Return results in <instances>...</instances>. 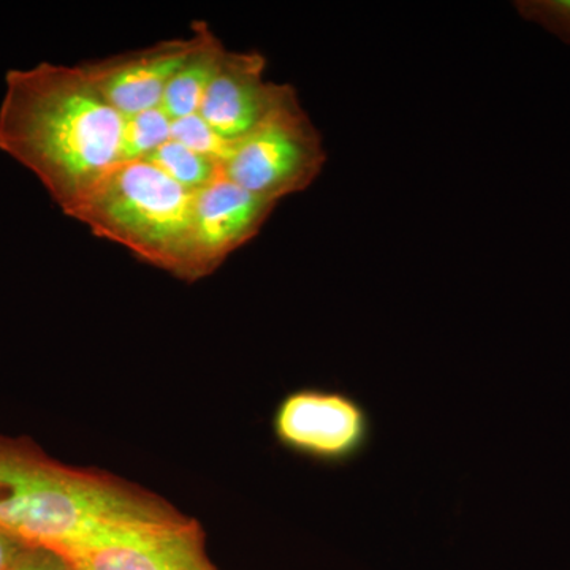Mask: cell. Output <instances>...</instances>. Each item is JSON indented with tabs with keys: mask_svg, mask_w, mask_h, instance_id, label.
Wrapping results in <instances>:
<instances>
[{
	"mask_svg": "<svg viewBox=\"0 0 570 570\" xmlns=\"http://www.w3.org/2000/svg\"><path fill=\"white\" fill-rule=\"evenodd\" d=\"M124 126L80 66L7 71L0 151L31 170L63 214L124 163Z\"/></svg>",
	"mask_w": 570,
	"mask_h": 570,
	"instance_id": "cell-1",
	"label": "cell"
},
{
	"mask_svg": "<svg viewBox=\"0 0 570 570\" xmlns=\"http://www.w3.org/2000/svg\"><path fill=\"white\" fill-rule=\"evenodd\" d=\"M178 517L145 491L0 439V528L26 546L66 554L119 528Z\"/></svg>",
	"mask_w": 570,
	"mask_h": 570,
	"instance_id": "cell-2",
	"label": "cell"
},
{
	"mask_svg": "<svg viewBox=\"0 0 570 570\" xmlns=\"http://www.w3.org/2000/svg\"><path fill=\"white\" fill-rule=\"evenodd\" d=\"M193 200L194 190L149 160H129L112 168L67 216L176 276L189 234Z\"/></svg>",
	"mask_w": 570,
	"mask_h": 570,
	"instance_id": "cell-3",
	"label": "cell"
},
{
	"mask_svg": "<svg viewBox=\"0 0 570 570\" xmlns=\"http://www.w3.org/2000/svg\"><path fill=\"white\" fill-rule=\"evenodd\" d=\"M325 163L321 134L292 89L261 126L230 146L220 171L247 193L277 204L307 189Z\"/></svg>",
	"mask_w": 570,
	"mask_h": 570,
	"instance_id": "cell-4",
	"label": "cell"
},
{
	"mask_svg": "<svg viewBox=\"0 0 570 570\" xmlns=\"http://www.w3.org/2000/svg\"><path fill=\"white\" fill-rule=\"evenodd\" d=\"M273 430L277 441L292 452L341 464L367 448L373 426L355 397L335 390L302 389L281 401Z\"/></svg>",
	"mask_w": 570,
	"mask_h": 570,
	"instance_id": "cell-5",
	"label": "cell"
},
{
	"mask_svg": "<svg viewBox=\"0 0 570 570\" xmlns=\"http://www.w3.org/2000/svg\"><path fill=\"white\" fill-rule=\"evenodd\" d=\"M276 205L225 178L195 190L189 234L176 276L198 281L212 275L228 255L258 235Z\"/></svg>",
	"mask_w": 570,
	"mask_h": 570,
	"instance_id": "cell-6",
	"label": "cell"
},
{
	"mask_svg": "<svg viewBox=\"0 0 570 570\" xmlns=\"http://www.w3.org/2000/svg\"><path fill=\"white\" fill-rule=\"evenodd\" d=\"M75 570H217L187 517L130 524L62 554Z\"/></svg>",
	"mask_w": 570,
	"mask_h": 570,
	"instance_id": "cell-7",
	"label": "cell"
},
{
	"mask_svg": "<svg viewBox=\"0 0 570 570\" xmlns=\"http://www.w3.org/2000/svg\"><path fill=\"white\" fill-rule=\"evenodd\" d=\"M209 33L212 29L205 21H195L190 37L159 41L141 50L82 62L80 67L104 99L129 118L160 107L171 78Z\"/></svg>",
	"mask_w": 570,
	"mask_h": 570,
	"instance_id": "cell-8",
	"label": "cell"
},
{
	"mask_svg": "<svg viewBox=\"0 0 570 570\" xmlns=\"http://www.w3.org/2000/svg\"><path fill=\"white\" fill-rule=\"evenodd\" d=\"M265 69L261 52L227 50L205 94L198 115L230 145L261 126L294 89L266 81Z\"/></svg>",
	"mask_w": 570,
	"mask_h": 570,
	"instance_id": "cell-9",
	"label": "cell"
},
{
	"mask_svg": "<svg viewBox=\"0 0 570 570\" xmlns=\"http://www.w3.org/2000/svg\"><path fill=\"white\" fill-rule=\"evenodd\" d=\"M225 51L227 48L212 31L205 43L176 71L160 104L171 121L200 111L205 94L219 70Z\"/></svg>",
	"mask_w": 570,
	"mask_h": 570,
	"instance_id": "cell-10",
	"label": "cell"
},
{
	"mask_svg": "<svg viewBox=\"0 0 570 570\" xmlns=\"http://www.w3.org/2000/svg\"><path fill=\"white\" fill-rule=\"evenodd\" d=\"M145 160H149L174 181L194 193L223 178L220 163L212 157L202 156L171 138Z\"/></svg>",
	"mask_w": 570,
	"mask_h": 570,
	"instance_id": "cell-11",
	"label": "cell"
},
{
	"mask_svg": "<svg viewBox=\"0 0 570 570\" xmlns=\"http://www.w3.org/2000/svg\"><path fill=\"white\" fill-rule=\"evenodd\" d=\"M171 119L163 108L138 112L126 118L124 126V163L145 160L170 140Z\"/></svg>",
	"mask_w": 570,
	"mask_h": 570,
	"instance_id": "cell-12",
	"label": "cell"
},
{
	"mask_svg": "<svg viewBox=\"0 0 570 570\" xmlns=\"http://www.w3.org/2000/svg\"><path fill=\"white\" fill-rule=\"evenodd\" d=\"M170 138L179 145L202 154V156L212 157L220 165H223L232 146L230 142L223 140L219 135L214 132L209 124L198 112L174 119L170 127Z\"/></svg>",
	"mask_w": 570,
	"mask_h": 570,
	"instance_id": "cell-13",
	"label": "cell"
},
{
	"mask_svg": "<svg viewBox=\"0 0 570 570\" xmlns=\"http://www.w3.org/2000/svg\"><path fill=\"white\" fill-rule=\"evenodd\" d=\"M513 6L523 20L570 45V0H520Z\"/></svg>",
	"mask_w": 570,
	"mask_h": 570,
	"instance_id": "cell-14",
	"label": "cell"
},
{
	"mask_svg": "<svg viewBox=\"0 0 570 570\" xmlns=\"http://www.w3.org/2000/svg\"><path fill=\"white\" fill-rule=\"evenodd\" d=\"M11 570H75L62 554L43 549L26 547Z\"/></svg>",
	"mask_w": 570,
	"mask_h": 570,
	"instance_id": "cell-15",
	"label": "cell"
},
{
	"mask_svg": "<svg viewBox=\"0 0 570 570\" xmlns=\"http://www.w3.org/2000/svg\"><path fill=\"white\" fill-rule=\"evenodd\" d=\"M26 547L21 540L0 528V570H11Z\"/></svg>",
	"mask_w": 570,
	"mask_h": 570,
	"instance_id": "cell-16",
	"label": "cell"
}]
</instances>
